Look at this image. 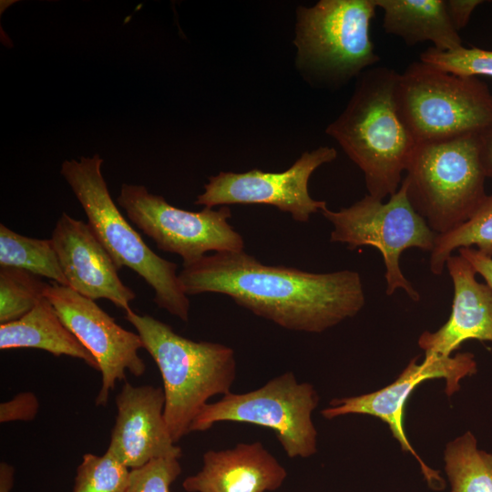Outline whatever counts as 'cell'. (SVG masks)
Listing matches in <instances>:
<instances>
[{"label":"cell","mask_w":492,"mask_h":492,"mask_svg":"<svg viewBox=\"0 0 492 492\" xmlns=\"http://www.w3.org/2000/svg\"><path fill=\"white\" fill-rule=\"evenodd\" d=\"M398 75L385 67L363 72L346 108L325 130L363 171L369 195L379 200L397 191L417 146L397 109Z\"/></svg>","instance_id":"obj_2"},{"label":"cell","mask_w":492,"mask_h":492,"mask_svg":"<svg viewBox=\"0 0 492 492\" xmlns=\"http://www.w3.org/2000/svg\"><path fill=\"white\" fill-rule=\"evenodd\" d=\"M0 266L26 270L68 286L51 239L23 236L0 224Z\"/></svg>","instance_id":"obj_20"},{"label":"cell","mask_w":492,"mask_h":492,"mask_svg":"<svg viewBox=\"0 0 492 492\" xmlns=\"http://www.w3.org/2000/svg\"><path fill=\"white\" fill-rule=\"evenodd\" d=\"M395 96L417 144L479 133L492 124V93L486 83L421 60L398 75Z\"/></svg>","instance_id":"obj_7"},{"label":"cell","mask_w":492,"mask_h":492,"mask_svg":"<svg viewBox=\"0 0 492 492\" xmlns=\"http://www.w3.org/2000/svg\"><path fill=\"white\" fill-rule=\"evenodd\" d=\"M178 458L153 459L130 470L125 492H169L170 485L181 473Z\"/></svg>","instance_id":"obj_26"},{"label":"cell","mask_w":492,"mask_h":492,"mask_svg":"<svg viewBox=\"0 0 492 492\" xmlns=\"http://www.w3.org/2000/svg\"><path fill=\"white\" fill-rule=\"evenodd\" d=\"M479 158L486 177L492 178V124L477 134Z\"/></svg>","instance_id":"obj_30"},{"label":"cell","mask_w":492,"mask_h":492,"mask_svg":"<svg viewBox=\"0 0 492 492\" xmlns=\"http://www.w3.org/2000/svg\"><path fill=\"white\" fill-rule=\"evenodd\" d=\"M39 407L36 396L30 392H23L13 399L1 403L0 421H30L35 418Z\"/></svg>","instance_id":"obj_27"},{"label":"cell","mask_w":492,"mask_h":492,"mask_svg":"<svg viewBox=\"0 0 492 492\" xmlns=\"http://www.w3.org/2000/svg\"><path fill=\"white\" fill-rule=\"evenodd\" d=\"M321 212L333 226L331 241L344 243L351 250L362 246L379 250L385 266L387 295L402 289L412 300H419V293L401 271L400 256L408 248L431 252L437 234L414 210L403 183L385 203L368 194L350 207L337 211L326 207Z\"/></svg>","instance_id":"obj_9"},{"label":"cell","mask_w":492,"mask_h":492,"mask_svg":"<svg viewBox=\"0 0 492 492\" xmlns=\"http://www.w3.org/2000/svg\"><path fill=\"white\" fill-rule=\"evenodd\" d=\"M186 295L221 293L287 330L322 333L357 314L365 303L358 272L314 273L265 265L244 251H221L182 264Z\"/></svg>","instance_id":"obj_1"},{"label":"cell","mask_w":492,"mask_h":492,"mask_svg":"<svg viewBox=\"0 0 492 492\" xmlns=\"http://www.w3.org/2000/svg\"><path fill=\"white\" fill-rule=\"evenodd\" d=\"M458 251L459 255L471 264L476 273L480 274L485 279L487 285L492 290V257L473 247H464Z\"/></svg>","instance_id":"obj_29"},{"label":"cell","mask_w":492,"mask_h":492,"mask_svg":"<svg viewBox=\"0 0 492 492\" xmlns=\"http://www.w3.org/2000/svg\"><path fill=\"white\" fill-rule=\"evenodd\" d=\"M420 60L443 71L466 77H492V50L461 46L453 51L429 47L420 54Z\"/></svg>","instance_id":"obj_25"},{"label":"cell","mask_w":492,"mask_h":492,"mask_svg":"<svg viewBox=\"0 0 492 492\" xmlns=\"http://www.w3.org/2000/svg\"><path fill=\"white\" fill-rule=\"evenodd\" d=\"M454 285L452 312L436 332L423 333L419 346L425 355L450 356L468 339L492 342V290L476 280V272L461 255L446 262Z\"/></svg>","instance_id":"obj_17"},{"label":"cell","mask_w":492,"mask_h":492,"mask_svg":"<svg viewBox=\"0 0 492 492\" xmlns=\"http://www.w3.org/2000/svg\"><path fill=\"white\" fill-rule=\"evenodd\" d=\"M48 284L26 270L0 266V323L28 313L45 297Z\"/></svg>","instance_id":"obj_23"},{"label":"cell","mask_w":492,"mask_h":492,"mask_svg":"<svg viewBox=\"0 0 492 492\" xmlns=\"http://www.w3.org/2000/svg\"><path fill=\"white\" fill-rule=\"evenodd\" d=\"M384 12L383 28L407 46L430 41L440 51L460 48L462 39L448 16L446 0H374Z\"/></svg>","instance_id":"obj_18"},{"label":"cell","mask_w":492,"mask_h":492,"mask_svg":"<svg viewBox=\"0 0 492 492\" xmlns=\"http://www.w3.org/2000/svg\"><path fill=\"white\" fill-rule=\"evenodd\" d=\"M374 0H321L296 11V66L311 84L339 88L376 64Z\"/></svg>","instance_id":"obj_5"},{"label":"cell","mask_w":492,"mask_h":492,"mask_svg":"<svg viewBox=\"0 0 492 492\" xmlns=\"http://www.w3.org/2000/svg\"><path fill=\"white\" fill-rule=\"evenodd\" d=\"M129 220L166 252L179 255L183 264L198 261L209 251H244L242 236L228 222V206L200 211L176 208L145 186L122 184L117 198Z\"/></svg>","instance_id":"obj_10"},{"label":"cell","mask_w":492,"mask_h":492,"mask_svg":"<svg viewBox=\"0 0 492 492\" xmlns=\"http://www.w3.org/2000/svg\"><path fill=\"white\" fill-rule=\"evenodd\" d=\"M130 471L123 463L106 453L86 454L77 468L73 492H125Z\"/></svg>","instance_id":"obj_24"},{"label":"cell","mask_w":492,"mask_h":492,"mask_svg":"<svg viewBox=\"0 0 492 492\" xmlns=\"http://www.w3.org/2000/svg\"><path fill=\"white\" fill-rule=\"evenodd\" d=\"M125 319L135 327L160 372L164 419L177 444L190 432L193 420L210 397L231 392L237 374L234 351L221 343L185 338L169 324L131 309Z\"/></svg>","instance_id":"obj_3"},{"label":"cell","mask_w":492,"mask_h":492,"mask_svg":"<svg viewBox=\"0 0 492 492\" xmlns=\"http://www.w3.org/2000/svg\"><path fill=\"white\" fill-rule=\"evenodd\" d=\"M102 163L99 155L81 157L65 160L60 172L117 269L134 271L153 289L154 302L159 308L188 322L190 299L180 285L177 264L154 252L121 214L101 173Z\"/></svg>","instance_id":"obj_4"},{"label":"cell","mask_w":492,"mask_h":492,"mask_svg":"<svg viewBox=\"0 0 492 492\" xmlns=\"http://www.w3.org/2000/svg\"><path fill=\"white\" fill-rule=\"evenodd\" d=\"M472 245L492 257V195H487L476 212L463 224L436 235L429 261L431 272L440 275L454 250Z\"/></svg>","instance_id":"obj_22"},{"label":"cell","mask_w":492,"mask_h":492,"mask_svg":"<svg viewBox=\"0 0 492 492\" xmlns=\"http://www.w3.org/2000/svg\"><path fill=\"white\" fill-rule=\"evenodd\" d=\"M482 3L481 0H446L448 16L457 32L466 26L474 10Z\"/></svg>","instance_id":"obj_28"},{"label":"cell","mask_w":492,"mask_h":492,"mask_svg":"<svg viewBox=\"0 0 492 492\" xmlns=\"http://www.w3.org/2000/svg\"><path fill=\"white\" fill-rule=\"evenodd\" d=\"M45 297L97 362L102 385L97 405L108 403L109 392L118 381L126 379L127 371L135 376L145 373L146 365L138 355L143 348L139 335L118 325L95 301L56 282L48 284Z\"/></svg>","instance_id":"obj_12"},{"label":"cell","mask_w":492,"mask_h":492,"mask_svg":"<svg viewBox=\"0 0 492 492\" xmlns=\"http://www.w3.org/2000/svg\"><path fill=\"white\" fill-rule=\"evenodd\" d=\"M51 240L68 287L90 300L107 299L125 312L130 310L136 294L122 282L112 258L87 223L63 212Z\"/></svg>","instance_id":"obj_15"},{"label":"cell","mask_w":492,"mask_h":492,"mask_svg":"<svg viewBox=\"0 0 492 492\" xmlns=\"http://www.w3.org/2000/svg\"><path fill=\"white\" fill-rule=\"evenodd\" d=\"M416 360L417 357L414 358L393 384L370 394L333 399L329 406L322 410V415L327 419L350 414L370 415L380 418L389 425L402 449L415 456L429 484L440 489L444 483L438 472L425 466L405 436L403 426L405 405L413 390L427 379L445 378L446 393L452 395L459 390V383L464 377L477 372V363L470 353L455 356L425 355L420 364Z\"/></svg>","instance_id":"obj_13"},{"label":"cell","mask_w":492,"mask_h":492,"mask_svg":"<svg viewBox=\"0 0 492 492\" xmlns=\"http://www.w3.org/2000/svg\"><path fill=\"white\" fill-rule=\"evenodd\" d=\"M477 134L417 144L407 167V199L436 234L463 224L487 197Z\"/></svg>","instance_id":"obj_6"},{"label":"cell","mask_w":492,"mask_h":492,"mask_svg":"<svg viewBox=\"0 0 492 492\" xmlns=\"http://www.w3.org/2000/svg\"><path fill=\"white\" fill-rule=\"evenodd\" d=\"M445 462L451 492H492V454L477 449L470 432L447 445Z\"/></svg>","instance_id":"obj_21"},{"label":"cell","mask_w":492,"mask_h":492,"mask_svg":"<svg viewBox=\"0 0 492 492\" xmlns=\"http://www.w3.org/2000/svg\"><path fill=\"white\" fill-rule=\"evenodd\" d=\"M116 405L108 453L131 469L153 459L181 457L182 449L173 442L164 419L163 388L126 382Z\"/></svg>","instance_id":"obj_14"},{"label":"cell","mask_w":492,"mask_h":492,"mask_svg":"<svg viewBox=\"0 0 492 492\" xmlns=\"http://www.w3.org/2000/svg\"><path fill=\"white\" fill-rule=\"evenodd\" d=\"M319 403L313 384L292 372L272 378L258 389L229 393L208 403L193 420L190 432H203L220 422L261 425L272 430L290 458H307L317 451L312 415Z\"/></svg>","instance_id":"obj_8"},{"label":"cell","mask_w":492,"mask_h":492,"mask_svg":"<svg viewBox=\"0 0 492 492\" xmlns=\"http://www.w3.org/2000/svg\"><path fill=\"white\" fill-rule=\"evenodd\" d=\"M337 151L320 147L306 151L286 170L265 172L220 171L209 178L204 191L194 204L213 208L231 204H266L290 213L299 222H308L312 214L327 207L325 200H313L308 191V181L316 169L335 159Z\"/></svg>","instance_id":"obj_11"},{"label":"cell","mask_w":492,"mask_h":492,"mask_svg":"<svg viewBox=\"0 0 492 492\" xmlns=\"http://www.w3.org/2000/svg\"><path fill=\"white\" fill-rule=\"evenodd\" d=\"M16 348L71 356L98 371L96 358L63 323L46 297L22 318L0 324V349Z\"/></svg>","instance_id":"obj_19"},{"label":"cell","mask_w":492,"mask_h":492,"mask_svg":"<svg viewBox=\"0 0 492 492\" xmlns=\"http://www.w3.org/2000/svg\"><path fill=\"white\" fill-rule=\"evenodd\" d=\"M203 466L186 477L187 492H272L288 473L261 442L239 443L224 450H208Z\"/></svg>","instance_id":"obj_16"}]
</instances>
